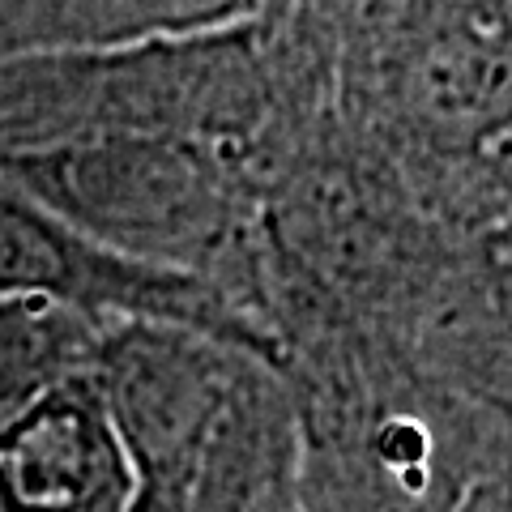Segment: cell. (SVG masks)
<instances>
[{
	"label": "cell",
	"instance_id": "3",
	"mask_svg": "<svg viewBox=\"0 0 512 512\" xmlns=\"http://www.w3.org/2000/svg\"><path fill=\"white\" fill-rule=\"evenodd\" d=\"M500 431L393 384L299 406V512H466Z\"/></svg>",
	"mask_w": 512,
	"mask_h": 512
},
{
	"label": "cell",
	"instance_id": "7",
	"mask_svg": "<svg viewBox=\"0 0 512 512\" xmlns=\"http://www.w3.org/2000/svg\"><path fill=\"white\" fill-rule=\"evenodd\" d=\"M252 367L175 512H299V406Z\"/></svg>",
	"mask_w": 512,
	"mask_h": 512
},
{
	"label": "cell",
	"instance_id": "1",
	"mask_svg": "<svg viewBox=\"0 0 512 512\" xmlns=\"http://www.w3.org/2000/svg\"><path fill=\"white\" fill-rule=\"evenodd\" d=\"M359 82L453 218L512 214V0H363Z\"/></svg>",
	"mask_w": 512,
	"mask_h": 512
},
{
	"label": "cell",
	"instance_id": "2",
	"mask_svg": "<svg viewBox=\"0 0 512 512\" xmlns=\"http://www.w3.org/2000/svg\"><path fill=\"white\" fill-rule=\"evenodd\" d=\"M9 180L94 244L201 278L231 239L222 171L175 133H120L9 158Z\"/></svg>",
	"mask_w": 512,
	"mask_h": 512
},
{
	"label": "cell",
	"instance_id": "4",
	"mask_svg": "<svg viewBox=\"0 0 512 512\" xmlns=\"http://www.w3.org/2000/svg\"><path fill=\"white\" fill-rule=\"evenodd\" d=\"M261 363L210 333L154 320H124L103 338L99 372L90 376L133 461L137 512H175L184 504L222 419Z\"/></svg>",
	"mask_w": 512,
	"mask_h": 512
},
{
	"label": "cell",
	"instance_id": "8",
	"mask_svg": "<svg viewBox=\"0 0 512 512\" xmlns=\"http://www.w3.org/2000/svg\"><path fill=\"white\" fill-rule=\"evenodd\" d=\"M90 320L52 303L0 299V423L52 384L77 376Z\"/></svg>",
	"mask_w": 512,
	"mask_h": 512
},
{
	"label": "cell",
	"instance_id": "6",
	"mask_svg": "<svg viewBox=\"0 0 512 512\" xmlns=\"http://www.w3.org/2000/svg\"><path fill=\"white\" fill-rule=\"evenodd\" d=\"M0 512H137V474L90 372L0 423Z\"/></svg>",
	"mask_w": 512,
	"mask_h": 512
},
{
	"label": "cell",
	"instance_id": "5",
	"mask_svg": "<svg viewBox=\"0 0 512 512\" xmlns=\"http://www.w3.org/2000/svg\"><path fill=\"white\" fill-rule=\"evenodd\" d=\"M0 299L52 303L86 320L116 316L120 325L124 320L184 325L265 363L274 359L269 333L256 329L210 282L128 261L94 244L5 175H0Z\"/></svg>",
	"mask_w": 512,
	"mask_h": 512
}]
</instances>
